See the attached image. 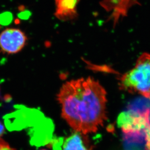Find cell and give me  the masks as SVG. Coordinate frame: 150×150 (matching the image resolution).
Returning a JSON list of instances; mask_svg holds the SVG:
<instances>
[{
    "instance_id": "cell-12",
    "label": "cell",
    "mask_w": 150,
    "mask_h": 150,
    "mask_svg": "<svg viewBox=\"0 0 150 150\" xmlns=\"http://www.w3.org/2000/svg\"><path fill=\"white\" fill-rule=\"evenodd\" d=\"M45 150V149H42V150Z\"/></svg>"
},
{
    "instance_id": "cell-6",
    "label": "cell",
    "mask_w": 150,
    "mask_h": 150,
    "mask_svg": "<svg viewBox=\"0 0 150 150\" xmlns=\"http://www.w3.org/2000/svg\"><path fill=\"white\" fill-rule=\"evenodd\" d=\"M80 0H54V15L61 21H71L78 17L77 7Z\"/></svg>"
},
{
    "instance_id": "cell-5",
    "label": "cell",
    "mask_w": 150,
    "mask_h": 150,
    "mask_svg": "<svg viewBox=\"0 0 150 150\" xmlns=\"http://www.w3.org/2000/svg\"><path fill=\"white\" fill-rule=\"evenodd\" d=\"M51 144L54 150H92L88 137L76 131L65 139L52 140Z\"/></svg>"
},
{
    "instance_id": "cell-11",
    "label": "cell",
    "mask_w": 150,
    "mask_h": 150,
    "mask_svg": "<svg viewBox=\"0 0 150 150\" xmlns=\"http://www.w3.org/2000/svg\"><path fill=\"white\" fill-rule=\"evenodd\" d=\"M4 128L3 126V124L0 122V137L3 135L4 133Z\"/></svg>"
},
{
    "instance_id": "cell-10",
    "label": "cell",
    "mask_w": 150,
    "mask_h": 150,
    "mask_svg": "<svg viewBox=\"0 0 150 150\" xmlns=\"http://www.w3.org/2000/svg\"><path fill=\"white\" fill-rule=\"evenodd\" d=\"M0 150H15L7 142L0 137Z\"/></svg>"
},
{
    "instance_id": "cell-9",
    "label": "cell",
    "mask_w": 150,
    "mask_h": 150,
    "mask_svg": "<svg viewBox=\"0 0 150 150\" xmlns=\"http://www.w3.org/2000/svg\"><path fill=\"white\" fill-rule=\"evenodd\" d=\"M20 13L18 15V18L21 20H28L31 15V13L28 10H24V9L22 8L20 11Z\"/></svg>"
},
{
    "instance_id": "cell-4",
    "label": "cell",
    "mask_w": 150,
    "mask_h": 150,
    "mask_svg": "<svg viewBox=\"0 0 150 150\" xmlns=\"http://www.w3.org/2000/svg\"><path fill=\"white\" fill-rule=\"evenodd\" d=\"M100 6L110 14L108 21H111L115 27L120 18L127 15L129 9L139 4L138 0H102Z\"/></svg>"
},
{
    "instance_id": "cell-1",
    "label": "cell",
    "mask_w": 150,
    "mask_h": 150,
    "mask_svg": "<svg viewBox=\"0 0 150 150\" xmlns=\"http://www.w3.org/2000/svg\"><path fill=\"white\" fill-rule=\"evenodd\" d=\"M61 116L76 132L95 133L106 120V92L93 78L64 83L57 95Z\"/></svg>"
},
{
    "instance_id": "cell-3",
    "label": "cell",
    "mask_w": 150,
    "mask_h": 150,
    "mask_svg": "<svg viewBox=\"0 0 150 150\" xmlns=\"http://www.w3.org/2000/svg\"><path fill=\"white\" fill-rule=\"evenodd\" d=\"M27 40L25 34L19 29H6L0 33V52L18 53L25 47Z\"/></svg>"
},
{
    "instance_id": "cell-2",
    "label": "cell",
    "mask_w": 150,
    "mask_h": 150,
    "mask_svg": "<svg viewBox=\"0 0 150 150\" xmlns=\"http://www.w3.org/2000/svg\"><path fill=\"white\" fill-rule=\"evenodd\" d=\"M120 88L150 100V54L143 53L130 71L119 78Z\"/></svg>"
},
{
    "instance_id": "cell-8",
    "label": "cell",
    "mask_w": 150,
    "mask_h": 150,
    "mask_svg": "<svg viewBox=\"0 0 150 150\" xmlns=\"http://www.w3.org/2000/svg\"><path fill=\"white\" fill-rule=\"evenodd\" d=\"M13 20V15L10 12H5L0 14V24L6 26L11 23Z\"/></svg>"
},
{
    "instance_id": "cell-7",
    "label": "cell",
    "mask_w": 150,
    "mask_h": 150,
    "mask_svg": "<svg viewBox=\"0 0 150 150\" xmlns=\"http://www.w3.org/2000/svg\"><path fill=\"white\" fill-rule=\"evenodd\" d=\"M145 150H150V108L148 115L147 121L144 131Z\"/></svg>"
}]
</instances>
